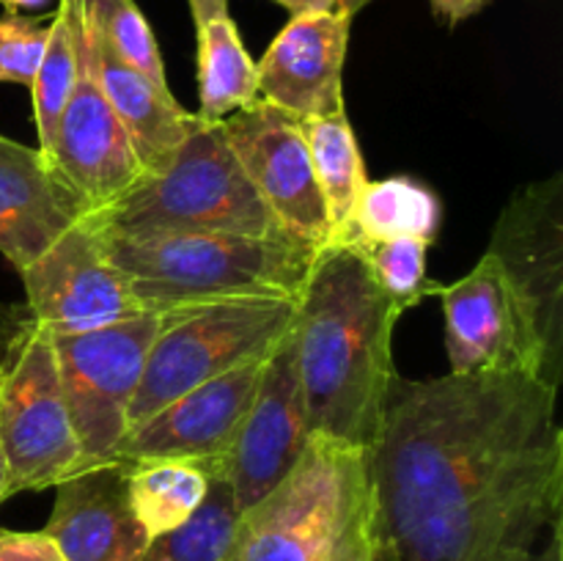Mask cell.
I'll list each match as a JSON object with an SVG mask.
<instances>
[{
    "label": "cell",
    "mask_w": 563,
    "mask_h": 561,
    "mask_svg": "<svg viewBox=\"0 0 563 561\" xmlns=\"http://www.w3.org/2000/svg\"><path fill=\"white\" fill-rule=\"evenodd\" d=\"M377 561H506L561 526L559 391L526 372L396 374L363 451Z\"/></svg>",
    "instance_id": "6da1fadb"
},
{
    "label": "cell",
    "mask_w": 563,
    "mask_h": 561,
    "mask_svg": "<svg viewBox=\"0 0 563 561\" xmlns=\"http://www.w3.org/2000/svg\"><path fill=\"white\" fill-rule=\"evenodd\" d=\"M401 311L361 253L324 245L297 297L295 361L311 435L366 451L396 380L394 328Z\"/></svg>",
    "instance_id": "7a4b0ae2"
},
{
    "label": "cell",
    "mask_w": 563,
    "mask_h": 561,
    "mask_svg": "<svg viewBox=\"0 0 563 561\" xmlns=\"http://www.w3.org/2000/svg\"><path fill=\"white\" fill-rule=\"evenodd\" d=\"M104 253L126 275L143 311L225 300H297L322 248L291 237H108Z\"/></svg>",
    "instance_id": "3957f363"
},
{
    "label": "cell",
    "mask_w": 563,
    "mask_h": 561,
    "mask_svg": "<svg viewBox=\"0 0 563 561\" xmlns=\"http://www.w3.org/2000/svg\"><path fill=\"white\" fill-rule=\"evenodd\" d=\"M86 220L108 237H289L231 152L223 121L203 119L163 165L143 170L121 196L88 212Z\"/></svg>",
    "instance_id": "277c9868"
},
{
    "label": "cell",
    "mask_w": 563,
    "mask_h": 561,
    "mask_svg": "<svg viewBox=\"0 0 563 561\" xmlns=\"http://www.w3.org/2000/svg\"><path fill=\"white\" fill-rule=\"evenodd\" d=\"M366 498L363 451L313 435L297 465L240 512L223 561H335Z\"/></svg>",
    "instance_id": "5b68a950"
},
{
    "label": "cell",
    "mask_w": 563,
    "mask_h": 561,
    "mask_svg": "<svg viewBox=\"0 0 563 561\" xmlns=\"http://www.w3.org/2000/svg\"><path fill=\"white\" fill-rule=\"evenodd\" d=\"M0 449L11 495L55 487L86 468L66 413L53 333L25 306L9 308L0 322Z\"/></svg>",
    "instance_id": "8992f818"
},
{
    "label": "cell",
    "mask_w": 563,
    "mask_h": 561,
    "mask_svg": "<svg viewBox=\"0 0 563 561\" xmlns=\"http://www.w3.org/2000/svg\"><path fill=\"white\" fill-rule=\"evenodd\" d=\"M297 300H225L163 314L148 350L126 432L196 385L264 358L295 324Z\"/></svg>",
    "instance_id": "52a82bcc"
},
{
    "label": "cell",
    "mask_w": 563,
    "mask_h": 561,
    "mask_svg": "<svg viewBox=\"0 0 563 561\" xmlns=\"http://www.w3.org/2000/svg\"><path fill=\"white\" fill-rule=\"evenodd\" d=\"M504 273L542 383L563 380V170L520 187L487 248Z\"/></svg>",
    "instance_id": "ba28073f"
},
{
    "label": "cell",
    "mask_w": 563,
    "mask_h": 561,
    "mask_svg": "<svg viewBox=\"0 0 563 561\" xmlns=\"http://www.w3.org/2000/svg\"><path fill=\"white\" fill-rule=\"evenodd\" d=\"M159 328L163 314L146 311L108 328L53 336L66 413L86 468L115 460Z\"/></svg>",
    "instance_id": "9c48e42d"
},
{
    "label": "cell",
    "mask_w": 563,
    "mask_h": 561,
    "mask_svg": "<svg viewBox=\"0 0 563 561\" xmlns=\"http://www.w3.org/2000/svg\"><path fill=\"white\" fill-rule=\"evenodd\" d=\"M25 308L53 336L86 333L146 314L86 218L20 270Z\"/></svg>",
    "instance_id": "30bf717a"
},
{
    "label": "cell",
    "mask_w": 563,
    "mask_h": 561,
    "mask_svg": "<svg viewBox=\"0 0 563 561\" xmlns=\"http://www.w3.org/2000/svg\"><path fill=\"white\" fill-rule=\"evenodd\" d=\"M223 132L280 229L308 245H328V209L313 176L300 119L258 99L223 119Z\"/></svg>",
    "instance_id": "8fae6325"
},
{
    "label": "cell",
    "mask_w": 563,
    "mask_h": 561,
    "mask_svg": "<svg viewBox=\"0 0 563 561\" xmlns=\"http://www.w3.org/2000/svg\"><path fill=\"white\" fill-rule=\"evenodd\" d=\"M311 438L289 330L264 363L262 383L234 443L218 462L203 465L229 482L242 512L264 498L297 465Z\"/></svg>",
    "instance_id": "7c38bea8"
},
{
    "label": "cell",
    "mask_w": 563,
    "mask_h": 561,
    "mask_svg": "<svg viewBox=\"0 0 563 561\" xmlns=\"http://www.w3.org/2000/svg\"><path fill=\"white\" fill-rule=\"evenodd\" d=\"M47 163L64 176L66 185L86 201L91 212L121 196L143 174L130 138L97 80L86 6L77 80L55 127Z\"/></svg>",
    "instance_id": "4fadbf2b"
},
{
    "label": "cell",
    "mask_w": 563,
    "mask_h": 561,
    "mask_svg": "<svg viewBox=\"0 0 563 561\" xmlns=\"http://www.w3.org/2000/svg\"><path fill=\"white\" fill-rule=\"evenodd\" d=\"M269 355L218 374L159 407L121 438L115 460L130 465L154 460L218 462L251 410Z\"/></svg>",
    "instance_id": "5bb4252c"
},
{
    "label": "cell",
    "mask_w": 563,
    "mask_h": 561,
    "mask_svg": "<svg viewBox=\"0 0 563 561\" xmlns=\"http://www.w3.org/2000/svg\"><path fill=\"white\" fill-rule=\"evenodd\" d=\"M438 295L451 374L526 372L539 377L537 355L495 256L484 253L471 273L440 286Z\"/></svg>",
    "instance_id": "9a60e30c"
},
{
    "label": "cell",
    "mask_w": 563,
    "mask_h": 561,
    "mask_svg": "<svg viewBox=\"0 0 563 561\" xmlns=\"http://www.w3.org/2000/svg\"><path fill=\"white\" fill-rule=\"evenodd\" d=\"M350 22L341 11L291 16L256 64L258 97L297 119H322L346 110Z\"/></svg>",
    "instance_id": "2e32d148"
},
{
    "label": "cell",
    "mask_w": 563,
    "mask_h": 561,
    "mask_svg": "<svg viewBox=\"0 0 563 561\" xmlns=\"http://www.w3.org/2000/svg\"><path fill=\"white\" fill-rule=\"evenodd\" d=\"M121 460L82 468L55 484V504L42 528L66 561H137L148 544L126 493Z\"/></svg>",
    "instance_id": "e0dca14e"
},
{
    "label": "cell",
    "mask_w": 563,
    "mask_h": 561,
    "mask_svg": "<svg viewBox=\"0 0 563 561\" xmlns=\"http://www.w3.org/2000/svg\"><path fill=\"white\" fill-rule=\"evenodd\" d=\"M91 209L38 154L0 135V253L16 270L36 262Z\"/></svg>",
    "instance_id": "ac0fdd59"
},
{
    "label": "cell",
    "mask_w": 563,
    "mask_h": 561,
    "mask_svg": "<svg viewBox=\"0 0 563 561\" xmlns=\"http://www.w3.org/2000/svg\"><path fill=\"white\" fill-rule=\"evenodd\" d=\"M88 31H91L97 80L130 138L141 170L157 168L190 135L192 127L198 124V116L181 108L170 88L154 86L135 66L121 61L93 31L91 20H88Z\"/></svg>",
    "instance_id": "d6986e66"
},
{
    "label": "cell",
    "mask_w": 563,
    "mask_h": 561,
    "mask_svg": "<svg viewBox=\"0 0 563 561\" xmlns=\"http://www.w3.org/2000/svg\"><path fill=\"white\" fill-rule=\"evenodd\" d=\"M300 130L306 135L313 176H317L319 193H322L324 209H328V245H344L352 234L357 201L368 182L350 116L346 110H341V113L322 116V119H300Z\"/></svg>",
    "instance_id": "ffe728a7"
},
{
    "label": "cell",
    "mask_w": 563,
    "mask_h": 561,
    "mask_svg": "<svg viewBox=\"0 0 563 561\" xmlns=\"http://www.w3.org/2000/svg\"><path fill=\"white\" fill-rule=\"evenodd\" d=\"M198 119L223 121L236 110L256 105L258 72L242 44L234 20L218 16L198 28Z\"/></svg>",
    "instance_id": "44dd1931"
},
{
    "label": "cell",
    "mask_w": 563,
    "mask_h": 561,
    "mask_svg": "<svg viewBox=\"0 0 563 561\" xmlns=\"http://www.w3.org/2000/svg\"><path fill=\"white\" fill-rule=\"evenodd\" d=\"M209 484H212V473L203 462H137V465H130V473H126L132 515L148 539L185 526L201 509Z\"/></svg>",
    "instance_id": "7402d4cb"
},
{
    "label": "cell",
    "mask_w": 563,
    "mask_h": 561,
    "mask_svg": "<svg viewBox=\"0 0 563 561\" xmlns=\"http://www.w3.org/2000/svg\"><path fill=\"white\" fill-rule=\"evenodd\" d=\"M443 220V207L432 187L412 176L366 182L357 201L352 234L344 245L368 240H423L432 245Z\"/></svg>",
    "instance_id": "603a6c76"
},
{
    "label": "cell",
    "mask_w": 563,
    "mask_h": 561,
    "mask_svg": "<svg viewBox=\"0 0 563 561\" xmlns=\"http://www.w3.org/2000/svg\"><path fill=\"white\" fill-rule=\"evenodd\" d=\"M80 25H82V0H58L53 20L47 28V44H44L42 64H38L36 80H33V121H36V148L47 160L53 146L55 127H58L64 105L69 99L77 80V64H80Z\"/></svg>",
    "instance_id": "cb8c5ba5"
},
{
    "label": "cell",
    "mask_w": 563,
    "mask_h": 561,
    "mask_svg": "<svg viewBox=\"0 0 563 561\" xmlns=\"http://www.w3.org/2000/svg\"><path fill=\"white\" fill-rule=\"evenodd\" d=\"M209 471V468H207ZM212 473V484L201 509L174 531L148 539L137 561H223L231 531L240 517L234 493L223 476Z\"/></svg>",
    "instance_id": "d4e9b609"
},
{
    "label": "cell",
    "mask_w": 563,
    "mask_h": 561,
    "mask_svg": "<svg viewBox=\"0 0 563 561\" xmlns=\"http://www.w3.org/2000/svg\"><path fill=\"white\" fill-rule=\"evenodd\" d=\"M346 248L361 253V258L368 264L379 289L399 306L401 314L407 308L418 306L423 297L440 292V286L427 278L429 242L399 237V240L352 242Z\"/></svg>",
    "instance_id": "484cf974"
},
{
    "label": "cell",
    "mask_w": 563,
    "mask_h": 561,
    "mask_svg": "<svg viewBox=\"0 0 563 561\" xmlns=\"http://www.w3.org/2000/svg\"><path fill=\"white\" fill-rule=\"evenodd\" d=\"M82 6L93 31L121 61L135 66L154 86L170 88L157 38L135 0H82Z\"/></svg>",
    "instance_id": "4316f807"
},
{
    "label": "cell",
    "mask_w": 563,
    "mask_h": 561,
    "mask_svg": "<svg viewBox=\"0 0 563 561\" xmlns=\"http://www.w3.org/2000/svg\"><path fill=\"white\" fill-rule=\"evenodd\" d=\"M47 28L49 22L11 11L0 16V82L33 86L47 44Z\"/></svg>",
    "instance_id": "83f0119b"
},
{
    "label": "cell",
    "mask_w": 563,
    "mask_h": 561,
    "mask_svg": "<svg viewBox=\"0 0 563 561\" xmlns=\"http://www.w3.org/2000/svg\"><path fill=\"white\" fill-rule=\"evenodd\" d=\"M0 561H66L44 531L0 528Z\"/></svg>",
    "instance_id": "f1b7e54d"
},
{
    "label": "cell",
    "mask_w": 563,
    "mask_h": 561,
    "mask_svg": "<svg viewBox=\"0 0 563 561\" xmlns=\"http://www.w3.org/2000/svg\"><path fill=\"white\" fill-rule=\"evenodd\" d=\"M335 561H377L374 559V539H372V506L366 504L357 509V515L352 517L350 528H346V537L341 542L339 556Z\"/></svg>",
    "instance_id": "f546056e"
},
{
    "label": "cell",
    "mask_w": 563,
    "mask_h": 561,
    "mask_svg": "<svg viewBox=\"0 0 563 561\" xmlns=\"http://www.w3.org/2000/svg\"><path fill=\"white\" fill-rule=\"evenodd\" d=\"M487 3L489 0H432L434 11H438L440 16H445L451 25L465 22L467 16H476Z\"/></svg>",
    "instance_id": "4dcf8cb0"
},
{
    "label": "cell",
    "mask_w": 563,
    "mask_h": 561,
    "mask_svg": "<svg viewBox=\"0 0 563 561\" xmlns=\"http://www.w3.org/2000/svg\"><path fill=\"white\" fill-rule=\"evenodd\" d=\"M190 3L192 22L198 28L207 25L209 20H218V16H229V0H187Z\"/></svg>",
    "instance_id": "1f68e13d"
},
{
    "label": "cell",
    "mask_w": 563,
    "mask_h": 561,
    "mask_svg": "<svg viewBox=\"0 0 563 561\" xmlns=\"http://www.w3.org/2000/svg\"><path fill=\"white\" fill-rule=\"evenodd\" d=\"M284 6L291 16L300 14H324V11H339V0H275Z\"/></svg>",
    "instance_id": "d6a6232c"
},
{
    "label": "cell",
    "mask_w": 563,
    "mask_h": 561,
    "mask_svg": "<svg viewBox=\"0 0 563 561\" xmlns=\"http://www.w3.org/2000/svg\"><path fill=\"white\" fill-rule=\"evenodd\" d=\"M506 561H563V548H561V526L550 531L548 544L542 550H531V553L515 556V559Z\"/></svg>",
    "instance_id": "836d02e7"
},
{
    "label": "cell",
    "mask_w": 563,
    "mask_h": 561,
    "mask_svg": "<svg viewBox=\"0 0 563 561\" xmlns=\"http://www.w3.org/2000/svg\"><path fill=\"white\" fill-rule=\"evenodd\" d=\"M5 6V11L11 14H20V11H33V9H42L47 0H0Z\"/></svg>",
    "instance_id": "e575fe53"
},
{
    "label": "cell",
    "mask_w": 563,
    "mask_h": 561,
    "mask_svg": "<svg viewBox=\"0 0 563 561\" xmlns=\"http://www.w3.org/2000/svg\"><path fill=\"white\" fill-rule=\"evenodd\" d=\"M11 498V490H9V468H5V457L3 449H0V504Z\"/></svg>",
    "instance_id": "d590c367"
},
{
    "label": "cell",
    "mask_w": 563,
    "mask_h": 561,
    "mask_svg": "<svg viewBox=\"0 0 563 561\" xmlns=\"http://www.w3.org/2000/svg\"><path fill=\"white\" fill-rule=\"evenodd\" d=\"M368 3H372V0H339V11L352 20V16H355L361 9H366Z\"/></svg>",
    "instance_id": "8d00e7d4"
}]
</instances>
